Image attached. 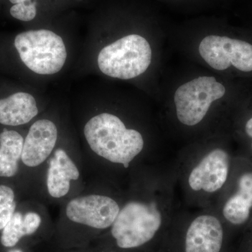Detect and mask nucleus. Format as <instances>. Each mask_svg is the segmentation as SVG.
I'll return each instance as SVG.
<instances>
[{
    "instance_id": "aec40b11",
    "label": "nucleus",
    "mask_w": 252,
    "mask_h": 252,
    "mask_svg": "<svg viewBox=\"0 0 252 252\" xmlns=\"http://www.w3.org/2000/svg\"><path fill=\"white\" fill-rule=\"evenodd\" d=\"M10 2L12 3V4H19V3H23V2H31L32 0H9Z\"/></svg>"
},
{
    "instance_id": "1a4fd4ad",
    "label": "nucleus",
    "mask_w": 252,
    "mask_h": 252,
    "mask_svg": "<svg viewBox=\"0 0 252 252\" xmlns=\"http://www.w3.org/2000/svg\"><path fill=\"white\" fill-rule=\"evenodd\" d=\"M230 158L225 151L215 149L206 154L190 172L189 187L195 191L215 193L225 185L229 172Z\"/></svg>"
},
{
    "instance_id": "a211bd4d",
    "label": "nucleus",
    "mask_w": 252,
    "mask_h": 252,
    "mask_svg": "<svg viewBox=\"0 0 252 252\" xmlns=\"http://www.w3.org/2000/svg\"><path fill=\"white\" fill-rule=\"evenodd\" d=\"M237 196L252 208V172H245L238 180Z\"/></svg>"
},
{
    "instance_id": "f8f14e48",
    "label": "nucleus",
    "mask_w": 252,
    "mask_h": 252,
    "mask_svg": "<svg viewBox=\"0 0 252 252\" xmlns=\"http://www.w3.org/2000/svg\"><path fill=\"white\" fill-rule=\"evenodd\" d=\"M39 114L34 97L28 93H16L0 99V124L9 126L24 125Z\"/></svg>"
},
{
    "instance_id": "7ed1b4c3",
    "label": "nucleus",
    "mask_w": 252,
    "mask_h": 252,
    "mask_svg": "<svg viewBox=\"0 0 252 252\" xmlns=\"http://www.w3.org/2000/svg\"><path fill=\"white\" fill-rule=\"evenodd\" d=\"M152 57L148 41L138 34H129L104 46L99 51L97 64L108 77L130 79L147 71Z\"/></svg>"
},
{
    "instance_id": "39448f33",
    "label": "nucleus",
    "mask_w": 252,
    "mask_h": 252,
    "mask_svg": "<svg viewBox=\"0 0 252 252\" xmlns=\"http://www.w3.org/2000/svg\"><path fill=\"white\" fill-rule=\"evenodd\" d=\"M225 94L224 86L213 77H200L182 84L174 95L177 119L185 126L197 125L206 116L212 102Z\"/></svg>"
},
{
    "instance_id": "6ab92c4d",
    "label": "nucleus",
    "mask_w": 252,
    "mask_h": 252,
    "mask_svg": "<svg viewBox=\"0 0 252 252\" xmlns=\"http://www.w3.org/2000/svg\"><path fill=\"white\" fill-rule=\"evenodd\" d=\"M245 132L249 137H252V117L249 119L245 125Z\"/></svg>"
},
{
    "instance_id": "4468645a",
    "label": "nucleus",
    "mask_w": 252,
    "mask_h": 252,
    "mask_svg": "<svg viewBox=\"0 0 252 252\" xmlns=\"http://www.w3.org/2000/svg\"><path fill=\"white\" fill-rule=\"evenodd\" d=\"M24 143L23 136L15 130L0 134V177L11 178L18 171Z\"/></svg>"
},
{
    "instance_id": "2eb2a0df",
    "label": "nucleus",
    "mask_w": 252,
    "mask_h": 252,
    "mask_svg": "<svg viewBox=\"0 0 252 252\" xmlns=\"http://www.w3.org/2000/svg\"><path fill=\"white\" fill-rule=\"evenodd\" d=\"M251 209L235 194L225 203L223 208V215L225 220L233 224H243L248 220Z\"/></svg>"
},
{
    "instance_id": "20e7f679",
    "label": "nucleus",
    "mask_w": 252,
    "mask_h": 252,
    "mask_svg": "<svg viewBox=\"0 0 252 252\" xmlns=\"http://www.w3.org/2000/svg\"><path fill=\"white\" fill-rule=\"evenodd\" d=\"M14 45L22 62L36 74H56L65 64V44L54 32L41 29L20 33L15 38Z\"/></svg>"
},
{
    "instance_id": "f03ea898",
    "label": "nucleus",
    "mask_w": 252,
    "mask_h": 252,
    "mask_svg": "<svg viewBox=\"0 0 252 252\" xmlns=\"http://www.w3.org/2000/svg\"><path fill=\"white\" fill-rule=\"evenodd\" d=\"M162 221L157 203L130 200L121 207L111 226V233L119 248H139L155 236Z\"/></svg>"
},
{
    "instance_id": "412c9836",
    "label": "nucleus",
    "mask_w": 252,
    "mask_h": 252,
    "mask_svg": "<svg viewBox=\"0 0 252 252\" xmlns=\"http://www.w3.org/2000/svg\"><path fill=\"white\" fill-rule=\"evenodd\" d=\"M9 252H23L20 250H11V251H10Z\"/></svg>"
},
{
    "instance_id": "4be33fe9",
    "label": "nucleus",
    "mask_w": 252,
    "mask_h": 252,
    "mask_svg": "<svg viewBox=\"0 0 252 252\" xmlns=\"http://www.w3.org/2000/svg\"></svg>"
},
{
    "instance_id": "0eeeda50",
    "label": "nucleus",
    "mask_w": 252,
    "mask_h": 252,
    "mask_svg": "<svg viewBox=\"0 0 252 252\" xmlns=\"http://www.w3.org/2000/svg\"><path fill=\"white\" fill-rule=\"evenodd\" d=\"M199 52L204 61L217 70H225L233 65L242 72L252 71V45L247 41L207 36L200 42Z\"/></svg>"
},
{
    "instance_id": "dca6fc26",
    "label": "nucleus",
    "mask_w": 252,
    "mask_h": 252,
    "mask_svg": "<svg viewBox=\"0 0 252 252\" xmlns=\"http://www.w3.org/2000/svg\"><path fill=\"white\" fill-rule=\"evenodd\" d=\"M16 195L14 190L4 185H0V230L4 229L16 212Z\"/></svg>"
},
{
    "instance_id": "f3484780",
    "label": "nucleus",
    "mask_w": 252,
    "mask_h": 252,
    "mask_svg": "<svg viewBox=\"0 0 252 252\" xmlns=\"http://www.w3.org/2000/svg\"><path fill=\"white\" fill-rule=\"evenodd\" d=\"M10 14L19 21L25 22L32 21L36 15L35 2L31 1L14 4L10 9Z\"/></svg>"
},
{
    "instance_id": "f257e3e1",
    "label": "nucleus",
    "mask_w": 252,
    "mask_h": 252,
    "mask_svg": "<svg viewBox=\"0 0 252 252\" xmlns=\"http://www.w3.org/2000/svg\"><path fill=\"white\" fill-rule=\"evenodd\" d=\"M84 136L94 158L126 168L144 147L142 134L135 129L127 128L120 118L110 113L91 117L84 125Z\"/></svg>"
},
{
    "instance_id": "ddd939ff",
    "label": "nucleus",
    "mask_w": 252,
    "mask_h": 252,
    "mask_svg": "<svg viewBox=\"0 0 252 252\" xmlns=\"http://www.w3.org/2000/svg\"><path fill=\"white\" fill-rule=\"evenodd\" d=\"M39 210L26 213L16 212L1 232V243L6 248H13L27 235L34 234L42 223Z\"/></svg>"
},
{
    "instance_id": "6e6552de",
    "label": "nucleus",
    "mask_w": 252,
    "mask_h": 252,
    "mask_svg": "<svg viewBox=\"0 0 252 252\" xmlns=\"http://www.w3.org/2000/svg\"><path fill=\"white\" fill-rule=\"evenodd\" d=\"M59 132L52 121L41 119L30 127L24 139L21 161L29 168H38L44 165L54 153Z\"/></svg>"
},
{
    "instance_id": "9d476101",
    "label": "nucleus",
    "mask_w": 252,
    "mask_h": 252,
    "mask_svg": "<svg viewBox=\"0 0 252 252\" xmlns=\"http://www.w3.org/2000/svg\"><path fill=\"white\" fill-rule=\"evenodd\" d=\"M46 166L45 187L50 198L60 200L67 196L72 182L80 179L77 162L65 149L59 147L46 162Z\"/></svg>"
},
{
    "instance_id": "423d86ee",
    "label": "nucleus",
    "mask_w": 252,
    "mask_h": 252,
    "mask_svg": "<svg viewBox=\"0 0 252 252\" xmlns=\"http://www.w3.org/2000/svg\"><path fill=\"white\" fill-rule=\"evenodd\" d=\"M120 209L115 199L94 190L69 199L61 215L73 224L104 230L112 226Z\"/></svg>"
},
{
    "instance_id": "9b49d317",
    "label": "nucleus",
    "mask_w": 252,
    "mask_h": 252,
    "mask_svg": "<svg viewBox=\"0 0 252 252\" xmlns=\"http://www.w3.org/2000/svg\"><path fill=\"white\" fill-rule=\"evenodd\" d=\"M223 230L220 220L212 215H200L189 225L186 235V252H220Z\"/></svg>"
}]
</instances>
